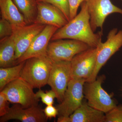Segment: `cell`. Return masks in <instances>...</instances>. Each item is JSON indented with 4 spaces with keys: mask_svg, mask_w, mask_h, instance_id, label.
Returning <instances> with one entry per match:
<instances>
[{
    "mask_svg": "<svg viewBox=\"0 0 122 122\" xmlns=\"http://www.w3.org/2000/svg\"><path fill=\"white\" fill-rule=\"evenodd\" d=\"M58 29L52 25H46L43 30L35 37L26 52L18 59L17 65L31 58L47 55L48 45Z\"/></svg>",
    "mask_w": 122,
    "mask_h": 122,
    "instance_id": "obj_12",
    "label": "cell"
},
{
    "mask_svg": "<svg viewBox=\"0 0 122 122\" xmlns=\"http://www.w3.org/2000/svg\"></svg>",
    "mask_w": 122,
    "mask_h": 122,
    "instance_id": "obj_27",
    "label": "cell"
},
{
    "mask_svg": "<svg viewBox=\"0 0 122 122\" xmlns=\"http://www.w3.org/2000/svg\"><path fill=\"white\" fill-rule=\"evenodd\" d=\"M15 43L13 35L0 41V68L11 67L17 65L15 58Z\"/></svg>",
    "mask_w": 122,
    "mask_h": 122,
    "instance_id": "obj_17",
    "label": "cell"
},
{
    "mask_svg": "<svg viewBox=\"0 0 122 122\" xmlns=\"http://www.w3.org/2000/svg\"><path fill=\"white\" fill-rule=\"evenodd\" d=\"M37 3V15L34 23L52 25L59 29L69 22L63 12L56 6L45 2Z\"/></svg>",
    "mask_w": 122,
    "mask_h": 122,
    "instance_id": "obj_13",
    "label": "cell"
},
{
    "mask_svg": "<svg viewBox=\"0 0 122 122\" xmlns=\"http://www.w3.org/2000/svg\"><path fill=\"white\" fill-rule=\"evenodd\" d=\"M100 46L97 48L90 47L73 58L71 61L72 79H84L86 82L90 79L96 67Z\"/></svg>",
    "mask_w": 122,
    "mask_h": 122,
    "instance_id": "obj_7",
    "label": "cell"
},
{
    "mask_svg": "<svg viewBox=\"0 0 122 122\" xmlns=\"http://www.w3.org/2000/svg\"><path fill=\"white\" fill-rule=\"evenodd\" d=\"M46 25L33 24L21 27H13L12 35L15 43V56L17 61L26 52L35 37Z\"/></svg>",
    "mask_w": 122,
    "mask_h": 122,
    "instance_id": "obj_11",
    "label": "cell"
},
{
    "mask_svg": "<svg viewBox=\"0 0 122 122\" xmlns=\"http://www.w3.org/2000/svg\"><path fill=\"white\" fill-rule=\"evenodd\" d=\"M105 78L104 75H101L95 81L85 82L83 93L89 106L106 114L117 105L112 95L102 86Z\"/></svg>",
    "mask_w": 122,
    "mask_h": 122,
    "instance_id": "obj_3",
    "label": "cell"
},
{
    "mask_svg": "<svg viewBox=\"0 0 122 122\" xmlns=\"http://www.w3.org/2000/svg\"><path fill=\"white\" fill-rule=\"evenodd\" d=\"M85 0H68L69 6L70 20L77 15L79 7Z\"/></svg>",
    "mask_w": 122,
    "mask_h": 122,
    "instance_id": "obj_24",
    "label": "cell"
},
{
    "mask_svg": "<svg viewBox=\"0 0 122 122\" xmlns=\"http://www.w3.org/2000/svg\"><path fill=\"white\" fill-rule=\"evenodd\" d=\"M122 46V30L118 31L114 28L111 30L107 36V41L102 42L97 55L96 67L93 73L86 82H92L96 79L101 68L109 59Z\"/></svg>",
    "mask_w": 122,
    "mask_h": 122,
    "instance_id": "obj_9",
    "label": "cell"
},
{
    "mask_svg": "<svg viewBox=\"0 0 122 122\" xmlns=\"http://www.w3.org/2000/svg\"><path fill=\"white\" fill-rule=\"evenodd\" d=\"M90 16L92 30L95 32L98 28L102 30L105 20L112 14L122 15V9L113 4L110 0H85Z\"/></svg>",
    "mask_w": 122,
    "mask_h": 122,
    "instance_id": "obj_10",
    "label": "cell"
},
{
    "mask_svg": "<svg viewBox=\"0 0 122 122\" xmlns=\"http://www.w3.org/2000/svg\"><path fill=\"white\" fill-rule=\"evenodd\" d=\"M33 87L20 77L7 84L1 91L10 102L26 108L37 106L39 99L35 97Z\"/></svg>",
    "mask_w": 122,
    "mask_h": 122,
    "instance_id": "obj_4",
    "label": "cell"
},
{
    "mask_svg": "<svg viewBox=\"0 0 122 122\" xmlns=\"http://www.w3.org/2000/svg\"><path fill=\"white\" fill-rule=\"evenodd\" d=\"M25 61L13 66L0 68V91L10 83L20 77Z\"/></svg>",
    "mask_w": 122,
    "mask_h": 122,
    "instance_id": "obj_19",
    "label": "cell"
},
{
    "mask_svg": "<svg viewBox=\"0 0 122 122\" xmlns=\"http://www.w3.org/2000/svg\"><path fill=\"white\" fill-rule=\"evenodd\" d=\"M105 115V122H122V106H116Z\"/></svg>",
    "mask_w": 122,
    "mask_h": 122,
    "instance_id": "obj_22",
    "label": "cell"
},
{
    "mask_svg": "<svg viewBox=\"0 0 122 122\" xmlns=\"http://www.w3.org/2000/svg\"><path fill=\"white\" fill-rule=\"evenodd\" d=\"M35 95L37 99L41 98L42 102L46 106L53 105L55 98H56V93L52 89L45 92L39 89Z\"/></svg>",
    "mask_w": 122,
    "mask_h": 122,
    "instance_id": "obj_21",
    "label": "cell"
},
{
    "mask_svg": "<svg viewBox=\"0 0 122 122\" xmlns=\"http://www.w3.org/2000/svg\"><path fill=\"white\" fill-rule=\"evenodd\" d=\"M1 18L8 21L13 27H21L27 25L24 16L12 0H0Z\"/></svg>",
    "mask_w": 122,
    "mask_h": 122,
    "instance_id": "obj_16",
    "label": "cell"
},
{
    "mask_svg": "<svg viewBox=\"0 0 122 122\" xmlns=\"http://www.w3.org/2000/svg\"><path fill=\"white\" fill-rule=\"evenodd\" d=\"M53 62L47 55L27 59L20 77L34 88L41 89L48 84Z\"/></svg>",
    "mask_w": 122,
    "mask_h": 122,
    "instance_id": "obj_2",
    "label": "cell"
},
{
    "mask_svg": "<svg viewBox=\"0 0 122 122\" xmlns=\"http://www.w3.org/2000/svg\"><path fill=\"white\" fill-rule=\"evenodd\" d=\"M71 79V61L53 62L47 84L55 92L59 103L62 102L68 84Z\"/></svg>",
    "mask_w": 122,
    "mask_h": 122,
    "instance_id": "obj_8",
    "label": "cell"
},
{
    "mask_svg": "<svg viewBox=\"0 0 122 122\" xmlns=\"http://www.w3.org/2000/svg\"><path fill=\"white\" fill-rule=\"evenodd\" d=\"M37 1L46 2L56 6L63 12L68 21H70L69 6L68 0H37Z\"/></svg>",
    "mask_w": 122,
    "mask_h": 122,
    "instance_id": "obj_20",
    "label": "cell"
},
{
    "mask_svg": "<svg viewBox=\"0 0 122 122\" xmlns=\"http://www.w3.org/2000/svg\"><path fill=\"white\" fill-rule=\"evenodd\" d=\"M90 48L87 44L77 40L58 39L49 43L47 55L53 62L71 61L76 55Z\"/></svg>",
    "mask_w": 122,
    "mask_h": 122,
    "instance_id": "obj_5",
    "label": "cell"
},
{
    "mask_svg": "<svg viewBox=\"0 0 122 122\" xmlns=\"http://www.w3.org/2000/svg\"><path fill=\"white\" fill-rule=\"evenodd\" d=\"M78 14L66 25L58 29L51 41L61 39L77 40L87 44L90 47L97 48L102 43V30L95 33L90 23V16L86 1L81 5Z\"/></svg>",
    "mask_w": 122,
    "mask_h": 122,
    "instance_id": "obj_1",
    "label": "cell"
},
{
    "mask_svg": "<svg viewBox=\"0 0 122 122\" xmlns=\"http://www.w3.org/2000/svg\"><path fill=\"white\" fill-rule=\"evenodd\" d=\"M24 16L27 25L34 23L37 15V0H12Z\"/></svg>",
    "mask_w": 122,
    "mask_h": 122,
    "instance_id": "obj_18",
    "label": "cell"
},
{
    "mask_svg": "<svg viewBox=\"0 0 122 122\" xmlns=\"http://www.w3.org/2000/svg\"><path fill=\"white\" fill-rule=\"evenodd\" d=\"M13 31L12 25L7 20L1 18L0 20V39L11 36Z\"/></svg>",
    "mask_w": 122,
    "mask_h": 122,
    "instance_id": "obj_23",
    "label": "cell"
},
{
    "mask_svg": "<svg viewBox=\"0 0 122 122\" xmlns=\"http://www.w3.org/2000/svg\"><path fill=\"white\" fill-rule=\"evenodd\" d=\"M86 82L84 79H72L69 82L63 100L56 107L58 117H68L83 103V87Z\"/></svg>",
    "mask_w": 122,
    "mask_h": 122,
    "instance_id": "obj_6",
    "label": "cell"
},
{
    "mask_svg": "<svg viewBox=\"0 0 122 122\" xmlns=\"http://www.w3.org/2000/svg\"><path fill=\"white\" fill-rule=\"evenodd\" d=\"M10 107L9 102L2 92H0V117H1L8 113Z\"/></svg>",
    "mask_w": 122,
    "mask_h": 122,
    "instance_id": "obj_25",
    "label": "cell"
},
{
    "mask_svg": "<svg viewBox=\"0 0 122 122\" xmlns=\"http://www.w3.org/2000/svg\"><path fill=\"white\" fill-rule=\"evenodd\" d=\"M105 113L83 102L68 117H58V122H105Z\"/></svg>",
    "mask_w": 122,
    "mask_h": 122,
    "instance_id": "obj_15",
    "label": "cell"
},
{
    "mask_svg": "<svg viewBox=\"0 0 122 122\" xmlns=\"http://www.w3.org/2000/svg\"><path fill=\"white\" fill-rule=\"evenodd\" d=\"M12 119L22 122H45L48 118L44 110L37 106L25 108L20 104H15L10 107L7 114L0 117V122H7Z\"/></svg>",
    "mask_w": 122,
    "mask_h": 122,
    "instance_id": "obj_14",
    "label": "cell"
},
{
    "mask_svg": "<svg viewBox=\"0 0 122 122\" xmlns=\"http://www.w3.org/2000/svg\"><path fill=\"white\" fill-rule=\"evenodd\" d=\"M44 111L46 117L48 119L56 118L57 116L58 115L57 109L53 105L46 106Z\"/></svg>",
    "mask_w": 122,
    "mask_h": 122,
    "instance_id": "obj_26",
    "label": "cell"
}]
</instances>
